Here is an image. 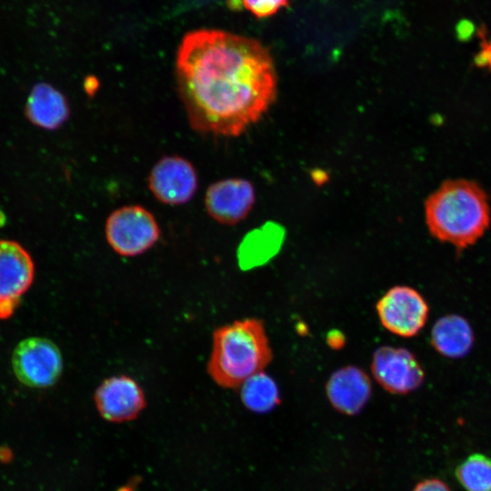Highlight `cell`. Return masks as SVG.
Segmentation results:
<instances>
[{
	"instance_id": "cell-1",
	"label": "cell",
	"mask_w": 491,
	"mask_h": 491,
	"mask_svg": "<svg viewBox=\"0 0 491 491\" xmlns=\"http://www.w3.org/2000/svg\"><path fill=\"white\" fill-rule=\"evenodd\" d=\"M179 97L196 132L237 136L270 108L277 75L259 41L217 29H198L182 39L175 59Z\"/></svg>"
},
{
	"instance_id": "cell-2",
	"label": "cell",
	"mask_w": 491,
	"mask_h": 491,
	"mask_svg": "<svg viewBox=\"0 0 491 491\" xmlns=\"http://www.w3.org/2000/svg\"><path fill=\"white\" fill-rule=\"evenodd\" d=\"M425 215L431 235L457 249L475 244L490 224L485 190L466 179L444 182L426 200Z\"/></svg>"
},
{
	"instance_id": "cell-3",
	"label": "cell",
	"mask_w": 491,
	"mask_h": 491,
	"mask_svg": "<svg viewBox=\"0 0 491 491\" xmlns=\"http://www.w3.org/2000/svg\"><path fill=\"white\" fill-rule=\"evenodd\" d=\"M271 360L272 350L263 322L246 318L214 331L207 372L221 387L235 388L263 372Z\"/></svg>"
},
{
	"instance_id": "cell-4",
	"label": "cell",
	"mask_w": 491,
	"mask_h": 491,
	"mask_svg": "<svg viewBox=\"0 0 491 491\" xmlns=\"http://www.w3.org/2000/svg\"><path fill=\"white\" fill-rule=\"evenodd\" d=\"M105 238L122 256H136L150 249L160 237V227L153 214L139 205L113 211L105 221Z\"/></svg>"
},
{
	"instance_id": "cell-5",
	"label": "cell",
	"mask_w": 491,
	"mask_h": 491,
	"mask_svg": "<svg viewBox=\"0 0 491 491\" xmlns=\"http://www.w3.org/2000/svg\"><path fill=\"white\" fill-rule=\"evenodd\" d=\"M12 367L17 379L34 388L55 384L63 372V358L57 346L44 337L22 340L12 355Z\"/></svg>"
},
{
	"instance_id": "cell-6",
	"label": "cell",
	"mask_w": 491,
	"mask_h": 491,
	"mask_svg": "<svg viewBox=\"0 0 491 491\" xmlns=\"http://www.w3.org/2000/svg\"><path fill=\"white\" fill-rule=\"evenodd\" d=\"M376 312L383 326L402 337L416 336L428 316V306L415 289L397 286L390 288L377 302Z\"/></svg>"
},
{
	"instance_id": "cell-7",
	"label": "cell",
	"mask_w": 491,
	"mask_h": 491,
	"mask_svg": "<svg viewBox=\"0 0 491 491\" xmlns=\"http://www.w3.org/2000/svg\"><path fill=\"white\" fill-rule=\"evenodd\" d=\"M148 188L159 202L178 205L189 202L198 186L194 165L179 155L159 159L148 175Z\"/></svg>"
},
{
	"instance_id": "cell-8",
	"label": "cell",
	"mask_w": 491,
	"mask_h": 491,
	"mask_svg": "<svg viewBox=\"0 0 491 491\" xmlns=\"http://www.w3.org/2000/svg\"><path fill=\"white\" fill-rule=\"evenodd\" d=\"M371 371L377 383L392 394H407L424 380L421 365L405 348L378 347L373 355Z\"/></svg>"
},
{
	"instance_id": "cell-9",
	"label": "cell",
	"mask_w": 491,
	"mask_h": 491,
	"mask_svg": "<svg viewBox=\"0 0 491 491\" xmlns=\"http://www.w3.org/2000/svg\"><path fill=\"white\" fill-rule=\"evenodd\" d=\"M34 275L29 253L15 241L0 239V316L11 314L33 283Z\"/></svg>"
},
{
	"instance_id": "cell-10",
	"label": "cell",
	"mask_w": 491,
	"mask_h": 491,
	"mask_svg": "<svg viewBox=\"0 0 491 491\" xmlns=\"http://www.w3.org/2000/svg\"><path fill=\"white\" fill-rule=\"evenodd\" d=\"M255 200V188L248 180L227 178L209 185L205 195V206L214 220L232 225L248 215Z\"/></svg>"
},
{
	"instance_id": "cell-11",
	"label": "cell",
	"mask_w": 491,
	"mask_h": 491,
	"mask_svg": "<svg viewBox=\"0 0 491 491\" xmlns=\"http://www.w3.org/2000/svg\"><path fill=\"white\" fill-rule=\"evenodd\" d=\"M94 398L100 415L111 422L132 420L145 406L142 387L125 375L105 379L95 390Z\"/></svg>"
},
{
	"instance_id": "cell-12",
	"label": "cell",
	"mask_w": 491,
	"mask_h": 491,
	"mask_svg": "<svg viewBox=\"0 0 491 491\" xmlns=\"http://www.w3.org/2000/svg\"><path fill=\"white\" fill-rule=\"evenodd\" d=\"M368 376L356 366H345L332 374L326 383V395L331 405L339 412L356 415L371 396Z\"/></svg>"
},
{
	"instance_id": "cell-13",
	"label": "cell",
	"mask_w": 491,
	"mask_h": 491,
	"mask_svg": "<svg viewBox=\"0 0 491 491\" xmlns=\"http://www.w3.org/2000/svg\"><path fill=\"white\" fill-rule=\"evenodd\" d=\"M25 113L35 125L54 130L66 122L70 115L65 96L49 84L36 85L26 102Z\"/></svg>"
},
{
	"instance_id": "cell-14",
	"label": "cell",
	"mask_w": 491,
	"mask_h": 491,
	"mask_svg": "<svg viewBox=\"0 0 491 491\" xmlns=\"http://www.w3.org/2000/svg\"><path fill=\"white\" fill-rule=\"evenodd\" d=\"M284 231L271 224L246 235L237 249V260L242 270H249L266 264L281 248Z\"/></svg>"
},
{
	"instance_id": "cell-15",
	"label": "cell",
	"mask_w": 491,
	"mask_h": 491,
	"mask_svg": "<svg viewBox=\"0 0 491 491\" xmlns=\"http://www.w3.org/2000/svg\"><path fill=\"white\" fill-rule=\"evenodd\" d=\"M433 346L440 354L458 358L471 349L474 336L468 322L459 316H446L436 321L432 333Z\"/></svg>"
},
{
	"instance_id": "cell-16",
	"label": "cell",
	"mask_w": 491,
	"mask_h": 491,
	"mask_svg": "<svg viewBox=\"0 0 491 491\" xmlns=\"http://www.w3.org/2000/svg\"><path fill=\"white\" fill-rule=\"evenodd\" d=\"M240 387L241 399L251 411L266 413L271 411L280 402L276 382L264 372L252 376Z\"/></svg>"
},
{
	"instance_id": "cell-17",
	"label": "cell",
	"mask_w": 491,
	"mask_h": 491,
	"mask_svg": "<svg viewBox=\"0 0 491 491\" xmlns=\"http://www.w3.org/2000/svg\"><path fill=\"white\" fill-rule=\"evenodd\" d=\"M456 476L466 491H491V457L469 455L456 466Z\"/></svg>"
},
{
	"instance_id": "cell-18",
	"label": "cell",
	"mask_w": 491,
	"mask_h": 491,
	"mask_svg": "<svg viewBox=\"0 0 491 491\" xmlns=\"http://www.w3.org/2000/svg\"><path fill=\"white\" fill-rule=\"evenodd\" d=\"M244 6L258 18L276 14L288 4V0H242Z\"/></svg>"
},
{
	"instance_id": "cell-19",
	"label": "cell",
	"mask_w": 491,
	"mask_h": 491,
	"mask_svg": "<svg viewBox=\"0 0 491 491\" xmlns=\"http://www.w3.org/2000/svg\"><path fill=\"white\" fill-rule=\"evenodd\" d=\"M486 33L485 25H482L477 30V35L481 39V50L475 56L474 62L478 67L491 69V41L486 39Z\"/></svg>"
},
{
	"instance_id": "cell-20",
	"label": "cell",
	"mask_w": 491,
	"mask_h": 491,
	"mask_svg": "<svg viewBox=\"0 0 491 491\" xmlns=\"http://www.w3.org/2000/svg\"><path fill=\"white\" fill-rule=\"evenodd\" d=\"M412 491H451L449 486L441 479L433 477L418 482Z\"/></svg>"
},
{
	"instance_id": "cell-21",
	"label": "cell",
	"mask_w": 491,
	"mask_h": 491,
	"mask_svg": "<svg viewBox=\"0 0 491 491\" xmlns=\"http://www.w3.org/2000/svg\"><path fill=\"white\" fill-rule=\"evenodd\" d=\"M475 31L474 25L466 19L461 20L456 26L457 35L460 39H468Z\"/></svg>"
},
{
	"instance_id": "cell-22",
	"label": "cell",
	"mask_w": 491,
	"mask_h": 491,
	"mask_svg": "<svg viewBox=\"0 0 491 491\" xmlns=\"http://www.w3.org/2000/svg\"><path fill=\"white\" fill-rule=\"evenodd\" d=\"M99 85L98 80L95 76H89L85 80V90L89 95H93Z\"/></svg>"
}]
</instances>
